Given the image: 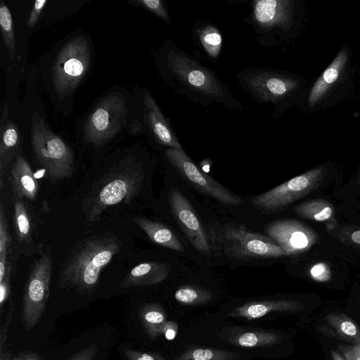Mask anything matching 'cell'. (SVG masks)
<instances>
[{
	"mask_svg": "<svg viewBox=\"0 0 360 360\" xmlns=\"http://www.w3.org/2000/svg\"><path fill=\"white\" fill-rule=\"evenodd\" d=\"M14 311V305L12 300L10 301L8 311L6 316L5 321L1 326L0 329V352L4 351V347L6 345L8 328L12 321Z\"/></svg>",
	"mask_w": 360,
	"mask_h": 360,
	"instance_id": "33",
	"label": "cell"
},
{
	"mask_svg": "<svg viewBox=\"0 0 360 360\" xmlns=\"http://www.w3.org/2000/svg\"><path fill=\"white\" fill-rule=\"evenodd\" d=\"M251 86L266 99L282 102L288 107L296 105L304 110L309 90L303 77L287 74L259 75L252 79Z\"/></svg>",
	"mask_w": 360,
	"mask_h": 360,
	"instance_id": "10",
	"label": "cell"
},
{
	"mask_svg": "<svg viewBox=\"0 0 360 360\" xmlns=\"http://www.w3.org/2000/svg\"><path fill=\"white\" fill-rule=\"evenodd\" d=\"M143 103L149 127L159 142L171 148L182 149L158 106L147 91L143 96Z\"/></svg>",
	"mask_w": 360,
	"mask_h": 360,
	"instance_id": "19",
	"label": "cell"
},
{
	"mask_svg": "<svg viewBox=\"0 0 360 360\" xmlns=\"http://www.w3.org/2000/svg\"><path fill=\"white\" fill-rule=\"evenodd\" d=\"M340 349L346 360H360V342L353 345L341 346Z\"/></svg>",
	"mask_w": 360,
	"mask_h": 360,
	"instance_id": "38",
	"label": "cell"
},
{
	"mask_svg": "<svg viewBox=\"0 0 360 360\" xmlns=\"http://www.w3.org/2000/svg\"><path fill=\"white\" fill-rule=\"evenodd\" d=\"M13 219L15 234L21 243L29 244L32 241L30 219L25 203L15 198L14 200Z\"/></svg>",
	"mask_w": 360,
	"mask_h": 360,
	"instance_id": "25",
	"label": "cell"
},
{
	"mask_svg": "<svg viewBox=\"0 0 360 360\" xmlns=\"http://www.w3.org/2000/svg\"><path fill=\"white\" fill-rule=\"evenodd\" d=\"M91 60L86 39L77 37L60 51L53 68V83L57 93L66 96L71 93L85 75Z\"/></svg>",
	"mask_w": 360,
	"mask_h": 360,
	"instance_id": "7",
	"label": "cell"
},
{
	"mask_svg": "<svg viewBox=\"0 0 360 360\" xmlns=\"http://www.w3.org/2000/svg\"><path fill=\"white\" fill-rule=\"evenodd\" d=\"M173 71L183 81L195 90L209 95L216 96L220 86L210 74L184 56L177 55L171 60Z\"/></svg>",
	"mask_w": 360,
	"mask_h": 360,
	"instance_id": "15",
	"label": "cell"
},
{
	"mask_svg": "<svg viewBox=\"0 0 360 360\" xmlns=\"http://www.w3.org/2000/svg\"><path fill=\"white\" fill-rule=\"evenodd\" d=\"M266 235L284 250L286 255L308 250L316 241V234L294 220H278L265 228Z\"/></svg>",
	"mask_w": 360,
	"mask_h": 360,
	"instance_id": "13",
	"label": "cell"
},
{
	"mask_svg": "<svg viewBox=\"0 0 360 360\" xmlns=\"http://www.w3.org/2000/svg\"><path fill=\"white\" fill-rule=\"evenodd\" d=\"M31 135L35 158L48 177L53 181L70 178L74 169L72 150L37 114L32 119Z\"/></svg>",
	"mask_w": 360,
	"mask_h": 360,
	"instance_id": "5",
	"label": "cell"
},
{
	"mask_svg": "<svg viewBox=\"0 0 360 360\" xmlns=\"http://www.w3.org/2000/svg\"><path fill=\"white\" fill-rule=\"evenodd\" d=\"M326 320L338 337L354 344L360 342V328L349 317L332 314L326 316Z\"/></svg>",
	"mask_w": 360,
	"mask_h": 360,
	"instance_id": "24",
	"label": "cell"
},
{
	"mask_svg": "<svg viewBox=\"0 0 360 360\" xmlns=\"http://www.w3.org/2000/svg\"><path fill=\"white\" fill-rule=\"evenodd\" d=\"M11 236L8 230L6 213L2 203L0 206V282L3 281L10 262L8 252L11 244Z\"/></svg>",
	"mask_w": 360,
	"mask_h": 360,
	"instance_id": "29",
	"label": "cell"
},
{
	"mask_svg": "<svg viewBox=\"0 0 360 360\" xmlns=\"http://www.w3.org/2000/svg\"><path fill=\"white\" fill-rule=\"evenodd\" d=\"M47 2V0L35 1L32 11L30 14L29 18L27 20V25L29 27L34 26L36 24L43 8H44Z\"/></svg>",
	"mask_w": 360,
	"mask_h": 360,
	"instance_id": "39",
	"label": "cell"
},
{
	"mask_svg": "<svg viewBox=\"0 0 360 360\" xmlns=\"http://www.w3.org/2000/svg\"><path fill=\"white\" fill-rule=\"evenodd\" d=\"M133 221L153 243L172 250L178 252L184 250L178 238L165 225L139 216L134 217Z\"/></svg>",
	"mask_w": 360,
	"mask_h": 360,
	"instance_id": "21",
	"label": "cell"
},
{
	"mask_svg": "<svg viewBox=\"0 0 360 360\" xmlns=\"http://www.w3.org/2000/svg\"><path fill=\"white\" fill-rule=\"evenodd\" d=\"M1 122L0 141V188L3 189L5 171L13 157L18 153L20 134L17 126L12 121Z\"/></svg>",
	"mask_w": 360,
	"mask_h": 360,
	"instance_id": "20",
	"label": "cell"
},
{
	"mask_svg": "<svg viewBox=\"0 0 360 360\" xmlns=\"http://www.w3.org/2000/svg\"><path fill=\"white\" fill-rule=\"evenodd\" d=\"M165 155L178 172L198 191L229 205H239L241 198L199 169L182 149L170 148Z\"/></svg>",
	"mask_w": 360,
	"mask_h": 360,
	"instance_id": "11",
	"label": "cell"
},
{
	"mask_svg": "<svg viewBox=\"0 0 360 360\" xmlns=\"http://www.w3.org/2000/svg\"><path fill=\"white\" fill-rule=\"evenodd\" d=\"M351 238L355 243L360 244V230L353 232Z\"/></svg>",
	"mask_w": 360,
	"mask_h": 360,
	"instance_id": "44",
	"label": "cell"
},
{
	"mask_svg": "<svg viewBox=\"0 0 360 360\" xmlns=\"http://www.w3.org/2000/svg\"><path fill=\"white\" fill-rule=\"evenodd\" d=\"M121 242L112 234L84 238L75 245L63 263L58 286L75 288L80 295L92 293L101 272L121 250Z\"/></svg>",
	"mask_w": 360,
	"mask_h": 360,
	"instance_id": "1",
	"label": "cell"
},
{
	"mask_svg": "<svg viewBox=\"0 0 360 360\" xmlns=\"http://www.w3.org/2000/svg\"><path fill=\"white\" fill-rule=\"evenodd\" d=\"M177 302L186 305L202 304L213 298L212 292L193 285H186L180 287L174 293Z\"/></svg>",
	"mask_w": 360,
	"mask_h": 360,
	"instance_id": "28",
	"label": "cell"
},
{
	"mask_svg": "<svg viewBox=\"0 0 360 360\" xmlns=\"http://www.w3.org/2000/svg\"><path fill=\"white\" fill-rule=\"evenodd\" d=\"M143 181V169L132 158L122 161L106 173L84 198L86 221H96L108 207L129 202L138 193Z\"/></svg>",
	"mask_w": 360,
	"mask_h": 360,
	"instance_id": "2",
	"label": "cell"
},
{
	"mask_svg": "<svg viewBox=\"0 0 360 360\" xmlns=\"http://www.w3.org/2000/svg\"><path fill=\"white\" fill-rule=\"evenodd\" d=\"M178 324L172 321H167L164 325L161 335H164L165 338L168 340L174 339L178 332Z\"/></svg>",
	"mask_w": 360,
	"mask_h": 360,
	"instance_id": "40",
	"label": "cell"
},
{
	"mask_svg": "<svg viewBox=\"0 0 360 360\" xmlns=\"http://www.w3.org/2000/svg\"><path fill=\"white\" fill-rule=\"evenodd\" d=\"M201 41L210 55L213 57L218 55L222 39L217 30L213 27L205 30L201 34Z\"/></svg>",
	"mask_w": 360,
	"mask_h": 360,
	"instance_id": "31",
	"label": "cell"
},
{
	"mask_svg": "<svg viewBox=\"0 0 360 360\" xmlns=\"http://www.w3.org/2000/svg\"><path fill=\"white\" fill-rule=\"evenodd\" d=\"M53 259L50 247L32 264L25 288L21 318L25 328H33L40 321L50 295Z\"/></svg>",
	"mask_w": 360,
	"mask_h": 360,
	"instance_id": "6",
	"label": "cell"
},
{
	"mask_svg": "<svg viewBox=\"0 0 360 360\" xmlns=\"http://www.w3.org/2000/svg\"><path fill=\"white\" fill-rule=\"evenodd\" d=\"M330 356L333 360H346L342 354L335 350L330 351Z\"/></svg>",
	"mask_w": 360,
	"mask_h": 360,
	"instance_id": "43",
	"label": "cell"
},
{
	"mask_svg": "<svg viewBox=\"0 0 360 360\" xmlns=\"http://www.w3.org/2000/svg\"><path fill=\"white\" fill-rule=\"evenodd\" d=\"M127 108L120 94L104 98L88 117L84 126L86 140L100 146L112 139L126 124Z\"/></svg>",
	"mask_w": 360,
	"mask_h": 360,
	"instance_id": "8",
	"label": "cell"
},
{
	"mask_svg": "<svg viewBox=\"0 0 360 360\" xmlns=\"http://www.w3.org/2000/svg\"><path fill=\"white\" fill-rule=\"evenodd\" d=\"M301 303L293 300L253 301L235 308L229 316L253 320L273 311H293L298 310Z\"/></svg>",
	"mask_w": 360,
	"mask_h": 360,
	"instance_id": "18",
	"label": "cell"
},
{
	"mask_svg": "<svg viewBox=\"0 0 360 360\" xmlns=\"http://www.w3.org/2000/svg\"><path fill=\"white\" fill-rule=\"evenodd\" d=\"M136 3L142 7L153 12L162 19L168 20L167 12L164 8L162 2L160 0H136Z\"/></svg>",
	"mask_w": 360,
	"mask_h": 360,
	"instance_id": "32",
	"label": "cell"
},
{
	"mask_svg": "<svg viewBox=\"0 0 360 360\" xmlns=\"http://www.w3.org/2000/svg\"><path fill=\"white\" fill-rule=\"evenodd\" d=\"M325 173V167H317L254 197L252 202L263 212H278L316 188L322 181Z\"/></svg>",
	"mask_w": 360,
	"mask_h": 360,
	"instance_id": "9",
	"label": "cell"
},
{
	"mask_svg": "<svg viewBox=\"0 0 360 360\" xmlns=\"http://www.w3.org/2000/svg\"><path fill=\"white\" fill-rule=\"evenodd\" d=\"M295 212L300 216L317 221H326L333 215L332 206L321 200L308 201L295 207Z\"/></svg>",
	"mask_w": 360,
	"mask_h": 360,
	"instance_id": "27",
	"label": "cell"
},
{
	"mask_svg": "<svg viewBox=\"0 0 360 360\" xmlns=\"http://www.w3.org/2000/svg\"><path fill=\"white\" fill-rule=\"evenodd\" d=\"M140 319L143 328L151 339L161 335L167 321L165 310L157 304H148L140 310Z\"/></svg>",
	"mask_w": 360,
	"mask_h": 360,
	"instance_id": "22",
	"label": "cell"
},
{
	"mask_svg": "<svg viewBox=\"0 0 360 360\" xmlns=\"http://www.w3.org/2000/svg\"><path fill=\"white\" fill-rule=\"evenodd\" d=\"M11 274V264L10 262L6 275L2 281L0 282V304L1 310L2 306L6 301L10 292V277Z\"/></svg>",
	"mask_w": 360,
	"mask_h": 360,
	"instance_id": "37",
	"label": "cell"
},
{
	"mask_svg": "<svg viewBox=\"0 0 360 360\" xmlns=\"http://www.w3.org/2000/svg\"><path fill=\"white\" fill-rule=\"evenodd\" d=\"M210 240L213 249L227 257L238 260L252 258H277L286 256L273 239L252 232L243 225L225 224L210 228Z\"/></svg>",
	"mask_w": 360,
	"mask_h": 360,
	"instance_id": "4",
	"label": "cell"
},
{
	"mask_svg": "<svg viewBox=\"0 0 360 360\" xmlns=\"http://www.w3.org/2000/svg\"><path fill=\"white\" fill-rule=\"evenodd\" d=\"M172 212L192 245L200 253L210 256L212 247L195 212L184 195L177 190L169 194Z\"/></svg>",
	"mask_w": 360,
	"mask_h": 360,
	"instance_id": "12",
	"label": "cell"
},
{
	"mask_svg": "<svg viewBox=\"0 0 360 360\" xmlns=\"http://www.w3.org/2000/svg\"><path fill=\"white\" fill-rule=\"evenodd\" d=\"M0 25L4 44L11 58L13 59L15 51V41L12 15L9 8L3 2L0 6Z\"/></svg>",
	"mask_w": 360,
	"mask_h": 360,
	"instance_id": "30",
	"label": "cell"
},
{
	"mask_svg": "<svg viewBox=\"0 0 360 360\" xmlns=\"http://www.w3.org/2000/svg\"><path fill=\"white\" fill-rule=\"evenodd\" d=\"M255 15L264 25H279L286 30L300 28L304 15V6L295 1L262 0L256 3Z\"/></svg>",
	"mask_w": 360,
	"mask_h": 360,
	"instance_id": "14",
	"label": "cell"
},
{
	"mask_svg": "<svg viewBox=\"0 0 360 360\" xmlns=\"http://www.w3.org/2000/svg\"><path fill=\"white\" fill-rule=\"evenodd\" d=\"M98 351L96 345H91L83 348L79 352L72 356L68 360H95Z\"/></svg>",
	"mask_w": 360,
	"mask_h": 360,
	"instance_id": "36",
	"label": "cell"
},
{
	"mask_svg": "<svg viewBox=\"0 0 360 360\" xmlns=\"http://www.w3.org/2000/svg\"><path fill=\"white\" fill-rule=\"evenodd\" d=\"M11 360H41V357L34 353L22 352L15 356Z\"/></svg>",
	"mask_w": 360,
	"mask_h": 360,
	"instance_id": "41",
	"label": "cell"
},
{
	"mask_svg": "<svg viewBox=\"0 0 360 360\" xmlns=\"http://www.w3.org/2000/svg\"><path fill=\"white\" fill-rule=\"evenodd\" d=\"M311 277L321 282L328 281L331 277V273L328 266L324 263H317L310 269Z\"/></svg>",
	"mask_w": 360,
	"mask_h": 360,
	"instance_id": "35",
	"label": "cell"
},
{
	"mask_svg": "<svg viewBox=\"0 0 360 360\" xmlns=\"http://www.w3.org/2000/svg\"><path fill=\"white\" fill-rule=\"evenodd\" d=\"M11 351H3L0 352V360H11Z\"/></svg>",
	"mask_w": 360,
	"mask_h": 360,
	"instance_id": "42",
	"label": "cell"
},
{
	"mask_svg": "<svg viewBox=\"0 0 360 360\" xmlns=\"http://www.w3.org/2000/svg\"><path fill=\"white\" fill-rule=\"evenodd\" d=\"M276 333L264 330L245 331L234 336L232 344L244 347H260L274 345L281 340Z\"/></svg>",
	"mask_w": 360,
	"mask_h": 360,
	"instance_id": "23",
	"label": "cell"
},
{
	"mask_svg": "<svg viewBox=\"0 0 360 360\" xmlns=\"http://www.w3.org/2000/svg\"><path fill=\"white\" fill-rule=\"evenodd\" d=\"M171 267L168 264L160 262H143L135 266L122 279L120 285L122 288L148 286L160 283L165 281Z\"/></svg>",
	"mask_w": 360,
	"mask_h": 360,
	"instance_id": "17",
	"label": "cell"
},
{
	"mask_svg": "<svg viewBox=\"0 0 360 360\" xmlns=\"http://www.w3.org/2000/svg\"><path fill=\"white\" fill-rule=\"evenodd\" d=\"M355 74L352 50L345 44L309 90L304 111L315 113L343 101L354 86Z\"/></svg>",
	"mask_w": 360,
	"mask_h": 360,
	"instance_id": "3",
	"label": "cell"
},
{
	"mask_svg": "<svg viewBox=\"0 0 360 360\" xmlns=\"http://www.w3.org/2000/svg\"><path fill=\"white\" fill-rule=\"evenodd\" d=\"M128 360H166L158 353L143 352L131 349L124 350Z\"/></svg>",
	"mask_w": 360,
	"mask_h": 360,
	"instance_id": "34",
	"label": "cell"
},
{
	"mask_svg": "<svg viewBox=\"0 0 360 360\" xmlns=\"http://www.w3.org/2000/svg\"><path fill=\"white\" fill-rule=\"evenodd\" d=\"M139 124V123H137V124L134 123L131 125V131L132 134H136L137 133V131H140V127H136Z\"/></svg>",
	"mask_w": 360,
	"mask_h": 360,
	"instance_id": "45",
	"label": "cell"
},
{
	"mask_svg": "<svg viewBox=\"0 0 360 360\" xmlns=\"http://www.w3.org/2000/svg\"><path fill=\"white\" fill-rule=\"evenodd\" d=\"M240 354L216 348L200 347L186 351L175 360H235Z\"/></svg>",
	"mask_w": 360,
	"mask_h": 360,
	"instance_id": "26",
	"label": "cell"
},
{
	"mask_svg": "<svg viewBox=\"0 0 360 360\" xmlns=\"http://www.w3.org/2000/svg\"><path fill=\"white\" fill-rule=\"evenodd\" d=\"M12 191L18 199L34 200L39 191V184L25 159L18 154L11 169Z\"/></svg>",
	"mask_w": 360,
	"mask_h": 360,
	"instance_id": "16",
	"label": "cell"
}]
</instances>
